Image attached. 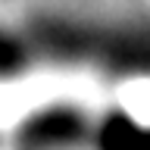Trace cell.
Masks as SVG:
<instances>
[{
	"instance_id": "6da1fadb",
	"label": "cell",
	"mask_w": 150,
	"mask_h": 150,
	"mask_svg": "<svg viewBox=\"0 0 150 150\" xmlns=\"http://www.w3.org/2000/svg\"><path fill=\"white\" fill-rule=\"evenodd\" d=\"M103 150H150V131L131 119H112L103 128Z\"/></svg>"
}]
</instances>
